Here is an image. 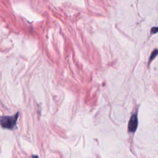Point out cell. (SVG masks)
I'll list each match as a JSON object with an SVG mask.
<instances>
[{
  "label": "cell",
  "mask_w": 158,
  "mask_h": 158,
  "mask_svg": "<svg viewBox=\"0 0 158 158\" xmlns=\"http://www.w3.org/2000/svg\"><path fill=\"white\" fill-rule=\"evenodd\" d=\"M19 113H17L14 116H5L0 119V124L3 128L12 129L16 125L18 119Z\"/></svg>",
  "instance_id": "cell-1"
},
{
  "label": "cell",
  "mask_w": 158,
  "mask_h": 158,
  "mask_svg": "<svg viewBox=\"0 0 158 158\" xmlns=\"http://www.w3.org/2000/svg\"><path fill=\"white\" fill-rule=\"evenodd\" d=\"M157 50L155 49L151 53V55L149 58V62H151L153 59H154L155 58V57L157 56Z\"/></svg>",
  "instance_id": "cell-3"
},
{
  "label": "cell",
  "mask_w": 158,
  "mask_h": 158,
  "mask_svg": "<svg viewBox=\"0 0 158 158\" xmlns=\"http://www.w3.org/2000/svg\"><path fill=\"white\" fill-rule=\"evenodd\" d=\"M32 157H33V158H39L38 156H37V155H33V156H32Z\"/></svg>",
  "instance_id": "cell-5"
},
{
  "label": "cell",
  "mask_w": 158,
  "mask_h": 158,
  "mask_svg": "<svg viewBox=\"0 0 158 158\" xmlns=\"http://www.w3.org/2000/svg\"><path fill=\"white\" fill-rule=\"evenodd\" d=\"M137 127H138V117L137 114H133L131 116L128 124V130L130 133H134L137 129Z\"/></svg>",
  "instance_id": "cell-2"
},
{
  "label": "cell",
  "mask_w": 158,
  "mask_h": 158,
  "mask_svg": "<svg viewBox=\"0 0 158 158\" xmlns=\"http://www.w3.org/2000/svg\"><path fill=\"white\" fill-rule=\"evenodd\" d=\"M157 27H154L151 29V34H154L157 33Z\"/></svg>",
  "instance_id": "cell-4"
}]
</instances>
